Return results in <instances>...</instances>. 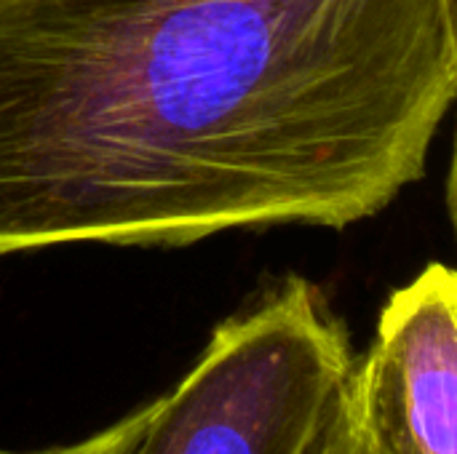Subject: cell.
Returning a JSON list of instances; mask_svg holds the SVG:
<instances>
[{
    "mask_svg": "<svg viewBox=\"0 0 457 454\" xmlns=\"http://www.w3.org/2000/svg\"><path fill=\"white\" fill-rule=\"evenodd\" d=\"M455 91V0H0V260L343 230Z\"/></svg>",
    "mask_w": 457,
    "mask_h": 454,
    "instance_id": "6da1fadb",
    "label": "cell"
},
{
    "mask_svg": "<svg viewBox=\"0 0 457 454\" xmlns=\"http://www.w3.org/2000/svg\"><path fill=\"white\" fill-rule=\"evenodd\" d=\"M356 361L324 292L289 276L212 332L134 454H319Z\"/></svg>",
    "mask_w": 457,
    "mask_h": 454,
    "instance_id": "7a4b0ae2",
    "label": "cell"
},
{
    "mask_svg": "<svg viewBox=\"0 0 457 454\" xmlns=\"http://www.w3.org/2000/svg\"><path fill=\"white\" fill-rule=\"evenodd\" d=\"M353 385L388 454H457V276L450 265H426L388 297Z\"/></svg>",
    "mask_w": 457,
    "mask_h": 454,
    "instance_id": "3957f363",
    "label": "cell"
},
{
    "mask_svg": "<svg viewBox=\"0 0 457 454\" xmlns=\"http://www.w3.org/2000/svg\"><path fill=\"white\" fill-rule=\"evenodd\" d=\"M161 407V396L150 399L147 404L131 409L112 425L72 442V444H56V447H43V450H5L0 447V454H134L145 428L150 425L153 415Z\"/></svg>",
    "mask_w": 457,
    "mask_h": 454,
    "instance_id": "277c9868",
    "label": "cell"
},
{
    "mask_svg": "<svg viewBox=\"0 0 457 454\" xmlns=\"http://www.w3.org/2000/svg\"><path fill=\"white\" fill-rule=\"evenodd\" d=\"M319 454H388L367 420V412L356 396V385L351 388V396Z\"/></svg>",
    "mask_w": 457,
    "mask_h": 454,
    "instance_id": "5b68a950",
    "label": "cell"
}]
</instances>
